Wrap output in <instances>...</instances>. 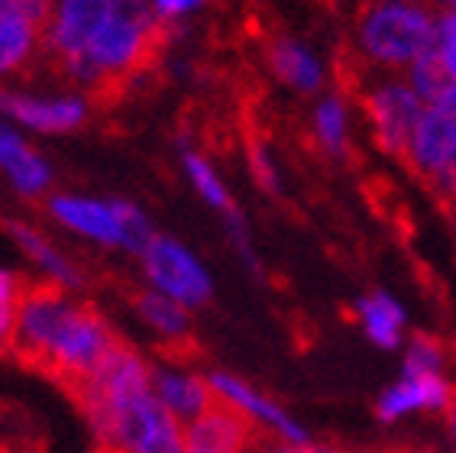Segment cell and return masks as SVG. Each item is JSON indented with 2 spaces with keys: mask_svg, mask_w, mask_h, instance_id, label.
Masks as SVG:
<instances>
[{
  "mask_svg": "<svg viewBox=\"0 0 456 453\" xmlns=\"http://www.w3.org/2000/svg\"><path fill=\"white\" fill-rule=\"evenodd\" d=\"M117 340L94 305L69 298L61 282L39 279L23 288L10 350L71 389L117 347Z\"/></svg>",
  "mask_w": 456,
  "mask_h": 453,
  "instance_id": "cell-1",
  "label": "cell"
},
{
  "mask_svg": "<svg viewBox=\"0 0 456 453\" xmlns=\"http://www.w3.org/2000/svg\"><path fill=\"white\" fill-rule=\"evenodd\" d=\"M362 45L366 53L388 65L418 62L437 45L434 10L404 7V4H379L362 20Z\"/></svg>",
  "mask_w": 456,
  "mask_h": 453,
  "instance_id": "cell-2",
  "label": "cell"
},
{
  "mask_svg": "<svg viewBox=\"0 0 456 453\" xmlns=\"http://www.w3.org/2000/svg\"><path fill=\"white\" fill-rule=\"evenodd\" d=\"M366 104L369 120H372V130H376L379 146L386 149L388 156L402 159L408 166V152H411V136L421 123V97L418 91L404 85H386L372 91L369 97H362Z\"/></svg>",
  "mask_w": 456,
  "mask_h": 453,
  "instance_id": "cell-3",
  "label": "cell"
},
{
  "mask_svg": "<svg viewBox=\"0 0 456 453\" xmlns=\"http://www.w3.org/2000/svg\"><path fill=\"white\" fill-rule=\"evenodd\" d=\"M142 256H146V272H150L156 292L175 298L178 305L184 308H198L211 298L208 272L191 259V253L184 246L156 236Z\"/></svg>",
  "mask_w": 456,
  "mask_h": 453,
  "instance_id": "cell-4",
  "label": "cell"
},
{
  "mask_svg": "<svg viewBox=\"0 0 456 453\" xmlns=\"http://www.w3.org/2000/svg\"><path fill=\"white\" fill-rule=\"evenodd\" d=\"M208 379H211L214 395H217L220 405L240 411L256 431H265L273 441H307L305 427L291 418L279 401H273L269 395H263L249 383H243V379L227 375V373H214V375H208Z\"/></svg>",
  "mask_w": 456,
  "mask_h": 453,
  "instance_id": "cell-5",
  "label": "cell"
},
{
  "mask_svg": "<svg viewBox=\"0 0 456 453\" xmlns=\"http://www.w3.org/2000/svg\"><path fill=\"white\" fill-rule=\"evenodd\" d=\"M453 385L447 383L444 373H402L395 385H388L379 395L376 415L386 424L408 418V415H421V411H447L453 401Z\"/></svg>",
  "mask_w": 456,
  "mask_h": 453,
  "instance_id": "cell-6",
  "label": "cell"
},
{
  "mask_svg": "<svg viewBox=\"0 0 456 453\" xmlns=\"http://www.w3.org/2000/svg\"><path fill=\"white\" fill-rule=\"evenodd\" d=\"M256 427L227 405H214L184 424V453H246L253 444Z\"/></svg>",
  "mask_w": 456,
  "mask_h": 453,
  "instance_id": "cell-7",
  "label": "cell"
},
{
  "mask_svg": "<svg viewBox=\"0 0 456 453\" xmlns=\"http://www.w3.org/2000/svg\"><path fill=\"white\" fill-rule=\"evenodd\" d=\"M456 156V113L430 111L421 113V123L411 136V152H408V169H414L418 178L430 182L437 172L450 166Z\"/></svg>",
  "mask_w": 456,
  "mask_h": 453,
  "instance_id": "cell-8",
  "label": "cell"
},
{
  "mask_svg": "<svg viewBox=\"0 0 456 453\" xmlns=\"http://www.w3.org/2000/svg\"><path fill=\"white\" fill-rule=\"evenodd\" d=\"M152 392L166 405L168 415H175L182 424H191L194 418H201L204 411L217 405L211 379L184 373L178 367L152 369Z\"/></svg>",
  "mask_w": 456,
  "mask_h": 453,
  "instance_id": "cell-9",
  "label": "cell"
},
{
  "mask_svg": "<svg viewBox=\"0 0 456 453\" xmlns=\"http://www.w3.org/2000/svg\"><path fill=\"white\" fill-rule=\"evenodd\" d=\"M0 111L10 113L13 120L27 123L33 130L61 133L75 130L85 120V104L81 101H36L23 95H0Z\"/></svg>",
  "mask_w": 456,
  "mask_h": 453,
  "instance_id": "cell-10",
  "label": "cell"
},
{
  "mask_svg": "<svg viewBox=\"0 0 456 453\" xmlns=\"http://www.w3.org/2000/svg\"><path fill=\"white\" fill-rule=\"evenodd\" d=\"M53 214L61 224L75 226L78 234H88L101 243H123L120 240V224L110 204H97V201L85 198H55Z\"/></svg>",
  "mask_w": 456,
  "mask_h": 453,
  "instance_id": "cell-11",
  "label": "cell"
},
{
  "mask_svg": "<svg viewBox=\"0 0 456 453\" xmlns=\"http://www.w3.org/2000/svg\"><path fill=\"white\" fill-rule=\"evenodd\" d=\"M133 308L140 311L142 321L150 324L168 347H178V343L188 340V311H184V305H178L175 298L152 292V288H136L133 292Z\"/></svg>",
  "mask_w": 456,
  "mask_h": 453,
  "instance_id": "cell-12",
  "label": "cell"
},
{
  "mask_svg": "<svg viewBox=\"0 0 456 453\" xmlns=\"http://www.w3.org/2000/svg\"><path fill=\"white\" fill-rule=\"evenodd\" d=\"M0 169L13 178L20 192L27 194L43 192L45 182H49V166L7 127H0Z\"/></svg>",
  "mask_w": 456,
  "mask_h": 453,
  "instance_id": "cell-13",
  "label": "cell"
},
{
  "mask_svg": "<svg viewBox=\"0 0 456 453\" xmlns=\"http://www.w3.org/2000/svg\"><path fill=\"white\" fill-rule=\"evenodd\" d=\"M356 314H360V324L366 337L376 343V347L395 350L402 343L404 334V311L395 298L386 295V292H372L356 305Z\"/></svg>",
  "mask_w": 456,
  "mask_h": 453,
  "instance_id": "cell-14",
  "label": "cell"
},
{
  "mask_svg": "<svg viewBox=\"0 0 456 453\" xmlns=\"http://www.w3.org/2000/svg\"><path fill=\"white\" fill-rule=\"evenodd\" d=\"M49 36L27 23H0V75L39 69Z\"/></svg>",
  "mask_w": 456,
  "mask_h": 453,
  "instance_id": "cell-15",
  "label": "cell"
},
{
  "mask_svg": "<svg viewBox=\"0 0 456 453\" xmlns=\"http://www.w3.org/2000/svg\"><path fill=\"white\" fill-rule=\"evenodd\" d=\"M265 53H269V62H273V69L279 78H285L289 85H295L298 91H317L321 87V69H317V62L295 45L291 39H273V43L265 45Z\"/></svg>",
  "mask_w": 456,
  "mask_h": 453,
  "instance_id": "cell-16",
  "label": "cell"
},
{
  "mask_svg": "<svg viewBox=\"0 0 456 453\" xmlns=\"http://www.w3.org/2000/svg\"><path fill=\"white\" fill-rule=\"evenodd\" d=\"M7 230L13 234V240H17V243L23 246V250H27L36 262H43V269L49 272V279L61 282V285H78V282H81L78 269L61 259V256L55 253L53 246L45 243L36 230H29V226H23V224H7Z\"/></svg>",
  "mask_w": 456,
  "mask_h": 453,
  "instance_id": "cell-17",
  "label": "cell"
},
{
  "mask_svg": "<svg viewBox=\"0 0 456 453\" xmlns=\"http://www.w3.org/2000/svg\"><path fill=\"white\" fill-rule=\"evenodd\" d=\"M453 87H456V81H453V75H450L444 53H440L437 45L414 62V91H418V97H428L430 104H440Z\"/></svg>",
  "mask_w": 456,
  "mask_h": 453,
  "instance_id": "cell-18",
  "label": "cell"
},
{
  "mask_svg": "<svg viewBox=\"0 0 456 453\" xmlns=\"http://www.w3.org/2000/svg\"><path fill=\"white\" fill-rule=\"evenodd\" d=\"M55 20L53 0H0V23H27L49 36Z\"/></svg>",
  "mask_w": 456,
  "mask_h": 453,
  "instance_id": "cell-19",
  "label": "cell"
},
{
  "mask_svg": "<svg viewBox=\"0 0 456 453\" xmlns=\"http://www.w3.org/2000/svg\"><path fill=\"white\" fill-rule=\"evenodd\" d=\"M444 367H447V347L430 334H414L404 357V373H444Z\"/></svg>",
  "mask_w": 456,
  "mask_h": 453,
  "instance_id": "cell-20",
  "label": "cell"
},
{
  "mask_svg": "<svg viewBox=\"0 0 456 453\" xmlns=\"http://www.w3.org/2000/svg\"><path fill=\"white\" fill-rule=\"evenodd\" d=\"M23 288H27V279H20V276H13V272L0 269V350H10Z\"/></svg>",
  "mask_w": 456,
  "mask_h": 453,
  "instance_id": "cell-21",
  "label": "cell"
},
{
  "mask_svg": "<svg viewBox=\"0 0 456 453\" xmlns=\"http://www.w3.org/2000/svg\"><path fill=\"white\" fill-rule=\"evenodd\" d=\"M110 208H114L117 224H120L123 246H130L133 253H146V250H150V243L156 240V236H152V226L146 224V218H142L133 204H123V201H114Z\"/></svg>",
  "mask_w": 456,
  "mask_h": 453,
  "instance_id": "cell-22",
  "label": "cell"
},
{
  "mask_svg": "<svg viewBox=\"0 0 456 453\" xmlns=\"http://www.w3.org/2000/svg\"><path fill=\"white\" fill-rule=\"evenodd\" d=\"M317 133L330 152H343L346 149V120H343V107L337 97L324 101L317 107Z\"/></svg>",
  "mask_w": 456,
  "mask_h": 453,
  "instance_id": "cell-23",
  "label": "cell"
},
{
  "mask_svg": "<svg viewBox=\"0 0 456 453\" xmlns=\"http://www.w3.org/2000/svg\"><path fill=\"white\" fill-rule=\"evenodd\" d=\"M184 166H188V172H191V182L198 185V192H201L204 198L211 201L214 208L233 210V204H230L227 192H224V185L217 182V175L211 172V166H208V162H204V159H198V156H188V159H184Z\"/></svg>",
  "mask_w": 456,
  "mask_h": 453,
  "instance_id": "cell-24",
  "label": "cell"
},
{
  "mask_svg": "<svg viewBox=\"0 0 456 453\" xmlns=\"http://www.w3.org/2000/svg\"><path fill=\"white\" fill-rule=\"evenodd\" d=\"M263 453H343L337 444H317V441H275L273 447H265Z\"/></svg>",
  "mask_w": 456,
  "mask_h": 453,
  "instance_id": "cell-25",
  "label": "cell"
},
{
  "mask_svg": "<svg viewBox=\"0 0 456 453\" xmlns=\"http://www.w3.org/2000/svg\"><path fill=\"white\" fill-rule=\"evenodd\" d=\"M440 53H444V62L456 81V17H447L440 23Z\"/></svg>",
  "mask_w": 456,
  "mask_h": 453,
  "instance_id": "cell-26",
  "label": "cell"
},
{
  "mask_svg": "<svg viewBox=\"0 0 456 453\" xmlns=\"http://www.w3.org/2000/svg\"><path fill=\"white\" fill-rule=\"evenodd\" d=\"M201 0H156V7L166 13V17H178V13H184V10L198 7Z\"/></svg>",
  "mask_w": 456,
  "mask_h": 453,
  "instance_id": "cell-27",
  "label": "cell"
},
{
  "mask_svg": "<svg viewBox=\"0 0 456 453\" xmlns=\"http://www.w3.org/2000/svg\"><path fill=\"white\" fill-rule=\"evenodd\" d=\"M447 418H450V431L456 434V392H453V401H450V408H447Z\"/></svg>",
  "mask_w": 456,
  "mask_h": 453,
  "instance_id": "cell-28",
  "label": "cell"
},
{
  "mask_svg": "<svg viewBox=\"0 0 456 453\" xmlns=\"http://www.w3.org/2000/svg\"><path fill=\"white\" fill-rule=\"evenodd\" d=\"M101 453H120V450H110V447H101Z\"/></svg>",
  "mask_w": 456,
  "mask_h": 453,
  "instance_id": "cell-29",
  "label": "cell"
}]
</instances>
